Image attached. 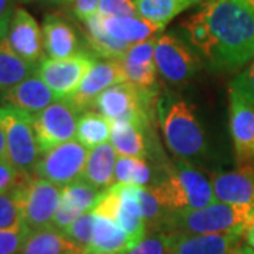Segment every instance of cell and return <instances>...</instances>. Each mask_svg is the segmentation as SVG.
<instances>
[{
    "instance_id": "obj_4",
    "label": "cell",
    "mask_w": 254,
    "mask_h": 254,
    "mask_svg": "<svg viewBox=\"0 0 254 254\" xmlns=\"http://www.w3.org/2000/svg\"><path fill=\"white\" fill-rule=\"evenodd\" d=\"M148 188L168 212L200 209L216 202L210 180L185 161L165 167Z\"/></svg>"
},
{
    "instance_id": "obj_35",
    "label": "cell",
    "mask_w": 254,
    "mask_h": 254,
    "mask_svg": "<svg viewBox=\"0 0 254 254\" xmlns=\"http://www.w3.org/2000/svg\"><path fill=\"white\" fill-rule=\"evenodd\" d=\"M232 86H235L237 91L242 92L254 105V58L245 71H242L233 79Z\"/></svg>"
},
{
    "instance_id": "obj_1",
    "label": "cell",
    "mask_w": 254,
    "mask_h": 254,
    "mask_svg": "<svg viewBox=\"0 0 254 254\" xmlns=\"http://www.w3.org/2000/svg\"><path fill=\"white\" fill-rule=\"evenodd\" d=\"M181 28L216 69H237L254 58V7L246 0H205Z\"/></svg>"
},
{
    "instance_id": "obj_26",
    "label": "cell",
    "mask_w": 254,
    "mask_h": 254,
    "mask_svg": "<svg viewBox=\"0 0 254 254\" xmlns=\"http://www.w3.org/2000/svg\"><path fill=\"white\" fill-rule=\"evenodd\" d=\"M199 1L202 0H136L134 4L140 17L164 28L174 17Z\"/></svg>"
},
{
    "instance_id": "obj_28",
    "label": "cell",
    "mask_w": 254,
    "mask_h": 254,
    "mask_svg": "<svg viewBox=\"0 0 254 254\" xmlns=\"http://www.w3.org/2000/svg\"><path fill=\"white\" fill-rule=\"evenodd\" d=\"M102 193H103V190L92 187L88 182L78 180V181L64 187L61 202L83 215L85 212L93 210L96 203L99 202Z\"/></svg>"
},
{
    "instance_id": "obj_37",
    "label": "cell",
    "mask_w": 254,
    "mask_h": 254,
    "mask_svg": "<svg viewBox=\"0 0 254 254\" xmlns=\"http://www.w3.org/2000/svg\"><path fill=\"white\" fill-rule=\"evenodd\" d=\"M79 216H81V213H79V212H76L75 209L69 208V206H66L65 203L61 202L60 208L57 209L54 218H53L51 226L65 232V230L71 226L73 222L79 218Z\"/></svg>"
},
{
    "instance_id": "obj_43",
    "label": "cell",
    "mask_w": 254,
    "mask_h": 254,
    "mask_svg": "<svg viewBox=\"0 0 254 254\" xmlns=\"http://www.w3.org/2000/svg\"><path fill=\"white\" fill-rule=\"evenodd\" d=\"M232 254H249V247L247 246H237Z\"/></svg>"
},
{
    "instance_id": "obj_41",
    "label": "cell",
    "mask_w": 254,
    "mask_h": 254,
    "mask_svg": "<svg viewBox=\"0 0 254 254\" xmlns=\"http://www.w3.org/2000/svg\"><path fill=\"white\" fill-rule=\"evenodd\" d=\"M3 160H7V145H6L3 128L0 126V161H3Z\"/></svg>"
},
{
    "instance_id": "obj_10",
    "label": "cell",
    "mask_w": 254,
    "mask_h": 254,
    "mask_svg": "<svg viewBox=\"0 0 254 254\" xmlns=\"http://www.w3.org/2000/svg\"><path fill=\"white\" fill-rule=\"evenodd\" d=\"M154 60L157 71L165 81L181 85L200 69L199 57L190 44L175 34L164 33L155 40Z\"/></svg>"
},
{
    "instance_id": "obj_13",
    "label": "cell",
    "mask_w": 254,
    "mask_h": 254,
    "mask_svg": "<svg viewBox=\"0 0 254 254\" xmlns=\"http://www.w3.org/2000/svg\"><path fill=\"white\" fill-rule=\"evenodd\" d=\"M6 38L10 47L27 63H41L44 53L43 30L26 9L16 7L10 16Z\"/></svg>"
},
{
    "instance_id": "obj_44",
    "label": "cell",
    "mask_w": 254,
    "mask_h": 254,
    "mask_svg": "<svg viewBox=\"0 0 254 254\" xmlns=\"http://www.w3.org/2000/svg\"><path fill=\"white\" fill-rule=\"evenodd\" d=\"M26 1H31V0H26ZM41 1L54 3V4H66V3H72V0H41Z\"/></svg>"
},
{
    "instance_id": "obj_17",
    "label": "cell",
    "mask_w": 254,
    "mask_h": 254,
    "mask_svg": "<svg viewBox=\"0 0 254 254\" xmlns=\"http://www.w3.org/2000/svg\"><path fill=\"white\" fill-rule=\"evenodd\" d=\"M43 41L48 58L64 60L82 53L75 28L58 14H47L43 20Z\"/></svg>"
},
{
    "instance_id": "obj_47",
    "label": "cell",
    "mask_w": 254,
    "mask_h": 254,
    "mask_svg": "<svg viewBox=\"0 0 254 254\" xmlns=\"http://www.w3.org/2000/svg\"><path fill=\"white\" fill-rule=\"evenodd\" d=\"M247 247H249V246H247ZM249 254H254V250L253 249H250V247H249Z\"/></svg>"
},
{
    "instance_id": "obj_39",
    "label": "cell",
    "mask_w": 254,
    "mask_h": 254,
    "mask_svg": "<svg viewBox=\"0 0 254 254\" xmlns=\"http://www.w3.org/2000/svg\"><path fill=\"white\" fill-rule=\"evenodd\" d=\"M16 0H0V20L11 16Z\"/></svg>"
},
{
    "instance_id": "obj_33",
    "label": "cell",
    "mask_w": 254,
    "mask_h": 254,
    "mask_svg": "<svg viewBox=\"0 0 254 254\" xmlns=\"http://www.w3.org/2000/svg\"><path fill=\"white\" fill-rule=\"evenodd\" d=\"M30 177H34V175H27L18 171L9 160L0 161V195L17 190Z\"/></svg>"
},
{
    "instance_id": "obj_30",
    "label": "cell",
    "mask_w": 254,
    "mask_h": 254,
    "mask_svg": "<svg viewBox=\"0 0 254 254\" xmlns=\"http://www.w3.org/2000/svg\"><path fill=\"white\" fill-rule=\"evenodd\" d=\"M173 233L154 232L145 236L138 245L130 249L126 254H168L171 247Z\"/></svg>"
},
{
    "instance_id": "obj_36",
    "label": "cell",
    "mask_w": 254,
    "mask_h": 254,
    "mask_svg": "<svg viewBox=\"0 0 254 254\" xmlns=\"http://www.w3.org/2000/svg\"><path fill=\"white\" fill-rule=\"evenodd\" d=\"M137 161L138 158L119 155L115 167V184H133Z\"/></svg>"
},
{
    "instance_id": "obj_48",
    "label": "cell",
    "mask_w": 254,
    "mask_h": 254,
    "mask_svg": "<svg viewBox=\"0 0 254 254\" xmlns=\"http://www.w3.org/2000/svg\"><path fill=\"white\" fill-rule=\"evenodd\" d=\"M127 252H123V253H109V254H126Z\"/></svg>"
},
{
    "instance_id": "obj_27",
    "label": "cell",
    "mask_w": 254,
    "mask_h": 254,
    "mask_svg": "<svg viewBox=\"0 0 254 254\" xmlns=\"http://www.w3.org/2000/svg\"><path fill=\"white\" fill-rule=\"evenodd\" d=\"M112 123L103 115L86 110L81 115L76 126L75 138L85 145L88 150H92L100 144H105L110 140Z\"/></svg>"
},
{
    "instance_id": "obj_42",
    "label": "cell",
    "mask_w": 254,
    "mask_h": 254,
    "mask_svg": "<svg viewBox=\"0 0 254 254\" xmlns=\"http://www.w3.org/2000/svg\"><path fill=\"white\" fill-rule=\"evenodd\" d=\"M9 23H10V16L9 17H4L0 20V41L6 37L7 34V30H9Z\"/></svg>"
},
{
    "instance_id": "obj_20",
    "label": "cell",
    "mask_w": 254,
    "mask_h": 254,
    "mask_svg": "<svg viewBox=\"0 0 254 254\" xmlns=\"http://www.w3.org/2000/svg\"><path fill=\"white\" fill-rule=\"evenodd\" d=\"M102 26L108 34L128 46L154 38L155 34L161 33L164 30L163 27L140 16H120V17L102 16Z\"/></svg>"
},
{
    "instance_id": "obj_25",
    "label": "cell",
    "mask_w": 254,
    "mask_h": 254,
    "mask_svg": "<svg viewBox=\"0 0 254 254\" xmlns=\"http://www.w3.org/2000/svg\"><path fill=\"white\" fill-rule=\"evenodd\" d=\"M144 133V130H141L133 123L116 122L112 123L110 144L115 147L119 155L145 160L148 151Z\"/></svg>"
},
{
    "instance_id": "obj_12",
    "label": "cell",
    "mask_w": 254,
    "mask_h": 254,
    "mask_svg": "<svg viewBox=\"0 0 254 254\" xmlns=\"http://www.w3.org/2000/svg\"><path fill=\"white\" fill-rule=\"evenodd\" d=\"M230 133L239 164L254 160V105L230 85Z\"/></svg>"
},
{
    "instance_id": "obj_18",
    "label": "cell",
    "mask_w": 254,
    "mask_h": 254,
    "mask_svg": "<svg viewBox=\"0 0 254 254\" xmlns=\"http://www.w3.org/2000/svg\"><path fill=\"white\" fill-rule=\"evenodd\" d=\"M239 235H185L173 233L168 254H232Z\"/></svg>"
},
{
    "instance_id": "obj_14",
    "label": "cell",
    "mask_w": 254,
    "mask_h": 254,
    "mask_svg": "<svg viewBox=\"0 0 254 254\" xmlns=\"http://www.w3.org/2000/svg\"><path fill=\"white\" fill-rule=\"evenodd\" d=\"M126 82V76L119 60H106L96 63L91 68V71L82 79L78 91L73 93L68 100L81 110H88L95 106V100L103 91L108 88Z\"/></svg>"
},
{
    "instance_id": "obj_32",
    "label": "cell",
    "mask_w": 254,
    "mask_h": 254,
    "mask_svg": "<svg viewBox=\"0 0 254 254\" xmlns=\"http://www.w3.org/2000/svg\"><path fill=\"white\" fill-rule=\"evenodd\" d=\"M30 230L26 225L0 230V254H18L27 240Z\"/></svg>"
},
{
    "instance_id": "obj_24",
    "label": "cell",
    "mask_w": 254,
    "mask_h": 254,
    "mask_svg": "<svg viewBox=\"0 0 254 254\" xmlns=\"http://www.w3.org/2000/svg\"><path fill=\"white\" fill-rule=\"evenodd\" d=\"M83 23L86 26V43L93 55L105 60H120L130 48L128 44L119 41L106 33L102 26V16L99 13H95Z\"/></svg>"
},
{
    "instance_id": "obj_11",
    "label": "cell",
    "mask_w": 254,
    "mask_h": 254,
    "mask_svg": "<svg viewBox=\"0 0 254 254\" xmlns=\"http://www.w3.org/2000/svg\"><path fill=\"white\" fill-rule=\"evenodd\" d=\"M96 63L95 55L86 51L64 60L44 58L37 66V75L58 99H68L78 91L82 79Z\"/></svg>"
},
{
    "instance_id": "obj_22",
    "label": "cell",
    "mask_w": 254,
    "mask_h": 254,
    "mask_svg": "<svg viewBox=\"0 0 254 254\" xmlns=\"http://www.w3.org/2000/svg\"><path fill=\"white\" fill-rule=\"evenodd\" d=\"M82 249L68 235L53 226L30 232L18 254H66Z\"/></svg>"
},
{
    "instance_id": "obj_31",
    "label": "cell",
    "mask_w": 254,
    "mask_h": 254,
    "mask_svg": "<svg viewBox=\"0 0 254 254\" xmlns=\"http://www.w3.org/2000/svg\"><path fill=\"white\" fill-rule=\"evenodd\" d=\"M93 222H95V213L92 210L85 212L65 230V233L79 247L86 250L91 245L92 236H93Z\"/></svg>"
},
{
    "instance_id": "obj_19",
    "label": "cell",
    "mask_w": 254,
    "mask_h": 254,
    "mask_svg": "<svg viewBox=\"0 0 254 254\" xmlns=\"http://www.w3.org/2000/svg\"><path fill=\"white\" fill-rule=\"evenodd\" d=\"M118 157V151L110 143L89 150L81 180L100 190H109L115 184V167Z\"/></svg>"
},
{
    "instance_id": "obj_8",
    "label": "cell",
    "mask_w": 254,
    "mask_h": 254,
    "mask_svg": "<svg viewBox=\"0 0 254 254\" xmlns=\"http://www.w3.org/2000/svg\"><path fill=\"white\" fill-rule=\"evenodd\" d=\"M79 113L81 110L71 100L61 99L33 116V127L41 154L75 138Z\"/></svg>"
},
{
    "instance_id": "obj_21",
    "label": "cell",
    "mask_w": 254,
    "mask_h": 254,
    "mask_svg": "<svg viewBox=\"0 0 254 254\" xmlns=\"http://www.w3.org/2000/svg\"><path fill=\"white\" fill-rule=\"evenodd\" d=\"M134 246L127 233L112 219L95 215L93 236L85 254H109L128 252Z\"/></svg>"
},
{
    "instance_id": "obj_16",
    "label": "cell",
    "mask_w": 254,
    "mask_h": 254,
    "mask_svg": "<svg viewBox=\"0 0 254 254\" xmlns=\"http://www.w3.org/2000/svg\"><path fill=\"white\" fill-rule=\"evenodd\" d=\"M209 180L212 182L216 200L236 206L254 208L253 168L212 174Z\"/></svg>"
},
{
    "instance_id": "obj_23",
    "label": "cell",
    "mask_w": 254,
    "mask_h": 254,
    "mask_svg": "<svg viewBox=\"0 0 254 254\" xmlns=\"http://www.w3.org/2000/svg\"><path fill=\"white\" fill-rule=\"evenodd\" d=\"M34 64L27 63L10 47L7 38L0 41V92H7L37 72Z\"/></svg>"
},
{
    "instance_id": "obj_7",
    "label": "cell",
    "mask_w": 254,
    "mask_h": 254,
    "mask_svg": "<svg viewBox=\"0 0 254 254\" xmlns=\"http://www.w3.org/2000/svg\"><path fill=\"white\" fill-rule=\"evenodd\" d=\"M23 222L30 232L51 226L57 209L63 199V187L53 182L30 177L16 190Z\"/></svg>"
},
{
    "instance_id": "obj_9",
    "label": "cell",
    "mask_w": 254,
    "mask_h": 254,
    "mask_svg": "<svg viewBox=\"0 0 254 254\" xmlns=\"http://www.w3.org/2000/svg\"><path fill=\"white\" fill-rule=\"evenodd\" d=\"M88 154L89 150L73 138L43 153L34 175L64 188L81 180Z\"/></svg>"
},
{
    "instance_id": "obj_6",
    "label": "cell",
    "mask_w": 254,
    "mask_h": 254,
    "mask_svg": "<svg viewBox=\"0 0 254 254\" xmlns=\"http://www.w3.org/2000/svg\"><path fill=\"white\" fill-rule=\"evenodd\" d=\"M0 126L6 138L7 160L18 171L34 175L41 153L37 144L33 116L23 110L1 105Z\"/></svg>"
},
{
    "instance_id": "obj_5",
    "label": "cell",
    "mask_w": 254,
    "mask_h": 254,
    "mask_svg": "<svg viewBox=\"0 0 254 254\" xmlns=\"http://www.w3.org/2000/svg\"><path fill=\"white\" fill-rule=\"evenodd\" d=\"M155 95V89H141L130 82H120L100 93L95 108L110 123L128 122L147 131L151 125Z\"/></svg>"
},
{
    "instance_id": "obj_46",
    "label": "cell",
    "mask_w": 254,
    "mask_h": 254,
    "mask_svg": "<svg viewBox=\"0 0 254 254\" xmlns=\"http://www.w3.org/2000/svg\"><path fill=\"white\" fill-rule=\"evenodd\" d=\"M246 1H247V3H249L250 6H253V7H254V0H246Z\"/></svg>"
},
{
    "instance_id": "obj_49",
    "label": "cell",
    "mask_w": 254,
    "mask_h": 254,
    "mask_svg": "<svg viewBox=\"0 0 254 254\" xmlns=\"http://www.w3.org/2000/svg\"><path fill=\"white\" fill-rule=\"evenodd\" d=\"M133 1H136V0H133Z\"/></svg>"
},
{
    "instance_id": "obj_38",
    "label": "cell",
    "mask_w": 254,
    "mask_h": 254,
    "mask_svg": "<svg viewBox=\"0 0 254 254\" xmlns=\"http://www.w3.org/2000/svg\"><path fill=\"white\" fill-rule=\"evenodd\" d=\"M100 0H72V11L78 20L86 21L88 18L98 13Z\"/></svg>"
},
{
    "instance_id": "obj_3",
    "label": "cell",
    "mask_w": 254,
    "mask_h": 254,
    "mask_svg": "<svg viewBox=\"0 0 254 254\" xmlns=\"http://www.w3.org/2000/svg\"><path fill=\"white\" fill-rule=\"evenodd\" d=\"M254 208L236 206L216 200L200 209L168 212L163 232L185 235H239L245 236L246 227Z\"/></svg>"
},
{
    "instance_id": "obj_29",
    "label": "cell",
    "mask_w": 254,
    "mask_h": 254,
    "mask_svg": "<svg viewBox=\"0 0 254 254\" xmlns=\"http://www.w3.org/2000/svg\"><path fill=\"white\" fill-rule=\"evenodd\" d=\"M24 225L16 190L0 195V230L16 229Z\"/></svg>"
},
{
    "instance_id": "obj_15",
    "label": "cell",
    "mask_w": 254,
    "mask_h": 254,
    "mask_svg": "<svg viewBox=\"0 0 254 254\" xmlns=\"http://www.w3.org/2000/svg\"><path fill=\"white\" fill-rule=\"evenodd\" d=\"M57 100L58 98L55 96L54 92L50 89V86L37 75V72L4 92L1 96L3 105L23 110L31 116L43 112Z\"/></svg>"
},
{
    "instance_id": "obj_2",
    "label": "cell",
    "mask_w": 254,
    "mask_h": 254,
    "mask_svg": "<svg viewBox=\"0 0 254 254\" xmlns=\"http://www.w3.org/2000/svg\"><path fill=\"white\" fill-rule=\"evenodd\" d=\"M157 113L167 147L182 160L199 158L206 151L205 130L193 106L167 92L157 98Z\"/></svg>"
},
{
    "instance_id": "obj_45",
    "label": "cell",
    "mask_w": 254,
    "mask_h": 254,
    "mask_svg": "<svg viewBox=\"0 0 254 254\" xmlns=\"http://www.w3.org/2000/svg\"><path fill=\"white\" fill-rule=\"evenodd\" d=\"M66 254H85V250H83V249H78V250H75V252H71V253Z\"/></svg>"
},
{
    "instance_id": "obj_34",
    "label": "cell",
    "mask_w": 254,
    "mask_h": 254,
    "mask_svg": "<svg viewBox=\"0 0 254 254\" xmlns=\"http://www.w3.org/2000/svg\"><path fill=\"white\" fill-rule=\"evenodd\" d=\"M98 13L103 17L138 16L133 0H100Z\"/></svg>"
},
{
    "instance_id": "obj_40",
    "label": "cell",
    "mask_w": 254,
    "mask_h": 254,
    "mask_svg": "<svg viewBox=\"0 0 254 254\" xmlns=\"http://www.w3.org/2000/svg\"><path fill=\"white\" fill-rule=\"evenodd\" d=\"M245 237H246V243H247V246L254 250V213H253V216H252V219H250V222H249L247 227H246Z\"/></svg>"
}]
</instances>
